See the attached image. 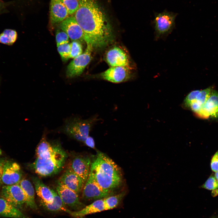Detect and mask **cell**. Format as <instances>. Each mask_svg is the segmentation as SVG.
I'll list each match as a JSON object with an SVG mask.
<instances>
[{
	"mask_svg": "<svg viewBox=\"0 0 218 218\" xmlns=\"http://www.w3.org/2000/svg\"><path fill=\"white\" fill-rule=\"evenodd\" d=\"M67 9L69 15H74L78 9V0H60Z\"/></svg>",
	"mask_w": 218,
	"mask_h": 218,
	"instance_id": "4316f807",
	"label": "cell"
},
{
	"mask_svg": "<svg viewBox=\"0 0 218 218\" xmlns=\"http://www.w3.org/2000/svg\"><path fill=\"white\" fill-rule=\"evenodd\" d=\"M104 199L96 200L78 211H72L68 209L66 213L75 218H82L86 215L105 210Z\"/></svg>",
	"mask_w": 218,
	"mask_h": 218,
	"instance_id": "ac0fdd59",
	"label": "cell"
},
{
	"mask_svg": "<svg viewBox=\"0 0 218 218\" xmlns=\"http://www.w3.org/2000/svg\"><path fill=\"white\" fill-rule=\"evenodd\" d=\"M202 187L208 190H214L218 188V183L215 177L210 176Z\"/></svg>",
	"mask_w": 218,
	"mask_h": 218,
	"instance_id": "f546056e",
	"label": "cell"
},
{
	"mask_svg": "<svg viewBox=\"0 0 218 218\" xmlns=\"http://www.w3.org/2000/svg\"><path fill=\"white\" fill-rule=\"evenodd\" d=\"M213 90V88L210 87L201 90H197L195 97L190 102L184 104L185 106L191 109L195 114L205 104Z\"/></svg>",
	"mask_w": 218,
	"mask_h": 218,
	"instance_id": "d6986e66",
	"label": "cell"
},
{
	"mask_svg": "<svg viewBox=\"0 0 218 218\" xmlns=\"http://www.w3.org/2000/svg\"><path fill=\"white\" fill-rule=\"evenodd\" d=\"M85 144L91 148H95V143L93 138L90 137L88 136L84 142Z\"/></svg>",
	"mask_w": 218,
	"mask_h": 218,
	"instance_id": "1f68e13d",
	"label": "cell"
},
{
	"mask_svg": "<svg viewBox=\"0 0 218 218\" xmlns=\"http://www.w3.org/2000/svg\"><path fill=\"white\" fill-rule=\"evenodd\" d=\"M196 115L203 119L218 117V92L213 90L205 104Z\"/></svg>",
	"mask_w": 218,
	"mask_h": 218,
	"instance_id": "5bb4252c",
	"label": "cell"
},
{
	"mask_svg": "<svg viewBox=\"0 0 218 218\" xmlns=\"http://www.w3.org/2000/svg\"><path fill=\"white\" fill-rule=\"evenodd\" d=\"M48 150L36 156L34 162L30 165L38 175L43 177L56 174L62 169L67 154L58 142L52 143Z\"/></svg>",
	"mask_w": 218,
	"mask_h": 218,
	"instance_id": "3957f363",
	"label": "cell"
},
{
	"mask_svg": "<svg viewBox=\"0 0 218 218\" xmlns=\"http://www.w3.org/2000/svg\"><path fill=\"white\" fill-rule=\"evenodd\" d=\"M93 48L90 45H87L85 52L74 58L68 65L66 71L67 78H73L80 76L90 62Z\"/></svg>",
	"mask_w": 218,
	"mask_h": 218,
	"instance_id": "5b68a950",
	"label": "cell"
},
{
	"mask_svg": "<svg viewBox=\"0 0 218 218\" xmlns=\"http://www.w3.org/2000/svg\"><path fill=\"white\" fill-rule=\"evenodd\" d=\"M41 205L46 210L51 211H62L66 212L68 209L62 202L57 192L54 191L53 201L51 203H48L40 200Z\"/></svg>",
	"mask_w": 218,
	"mask_h": 218,
	"instance_id": "603a6c76",
	"label": "cell"
},
{
	"mask_svg": "<svg viewBox=\"0 0 218 218\" xmlns=\"http://www.w3.org/2000/svg\"><path fill=\"white\" fill-rule=\"evenodd\" d=\"M215 178L218 183V171L216 172L215 173Z\"/></svg>",
	"mask_w": 218,
	"mask_h": 218,
	"instance_id": "e575fe53",
	"label": "cell"
},
{
	"mask_svg": "<svg viewBox=\"0 0 218 218\" xmlns=\"http://www.w3.org/2000/svg\"><path fill=\"white\" fill-rule=\"evenodd\" d=\"M1 195V197L19 210L21 209L24 204H26L24 193L18 184L3 186Z\"/></svg>",
	"mask_w": 218,
	"mask_h": 218,
	"instance_id": "8992f818",
	"label": "cell"
},
{
	"mask_svg": "<svg viewBox=\"0 0 218 218\" xmlns=\"http://www.w3.org/2000/svg\"><path fill=\"white\" fill-rule=\"evenodd\" d=\"M69 38L68 35L65 31L61 29L58 30L56 34L57 47L62 45L69 43Z\"/></svg>",
	"mask_w": 218,
	"mask_h": 218,
	"instance_id": "f1b7e54d",
	"label": "cell"
},
{
	"mask_svg": "<svg viewBox=\"0 0 218 218\" xmlns=\"http://www.w3.org/2000/svg\"><path fill=\"white\" fill-rule=\"evenodd\" d=\"M129 69L124 67H112L100 74L104 80L115 83L124 82L131 78Z\"/></svg>",
	"mask_w": 218,
	"mask_h": 218,
	"instance_id": "4fadbf2b",
	"label": "cell"
},
{
	"mask_svg": "<svg viewBox=\"0 0 218 218\" xmlns=\"http://www.w3.org/2000/svg\"><path fill=\"white\" fill-rule=\"evenodd\" d=\"M125 194V192L123 191L104 198L105 210L112 209L116 207L120 203Z\"/></svg>",
	"mask_w": 218,
	"mask_h": 218,
	"instance_id": "cb8c5ba5",
	"label": "cell"
},
{
	"mask_svg": "<svg viewBox=\"0 0 218 218\" xmlns=\"http://www.w3.org/2000/svg\"><path fill=\"white\" fill-rule=\"evenodd\" d=\"M211 166L213 171L215 172L218 171V157L216 153L212 159Z\"/></svg>",
	"mask_w": 218,
	"mask_h": 218,
	"instance_id": "4dcf8cb0",
	"label": "cell"
},
{
	"mask_svg": "<svg viewBox=\"0 0 218 218\" xmlns=\"http://www.w3.org/2000/svg\"><path fill=\"white\" fill-rule=\"evenodd\" d=\"M97 120L96 116L87 119L77 117H70L65 120L59 130L78 141L84 142Z\"/></svg>",
	"mask_w": 218,
	"mask_h": 218,
	"instance_id": "277c9868",
	"label": "cell"
},
{
	"mask_svg": "<svg viewBox=\"0 0 218 218\" xmlns=\"http://www.w3.org/2000/svg\"><path fill=\"white\" fill-rule=\"evenodd\" d=\"M71 45V49L70 58H74L82 54V46L80 42L72 41Z\"/></svg>",
	"mask_w": 218,
	"mask_h": 218,
	"instance_id": "83f0119b",
	"label": "cell"
},
{
	"mask_svg": "<svg viewBox=\"0 0 218 218\" xmlns=\"http://www.w3.org/2000/svg\"><path fill=\"white\" fill-rule=\"evenodd\" d=\"M18 184L24 193L26 205L33 210H37L38 207L35 201L34 189L31 182L28 180L24 179H21Z\"/></svg>",
	"mask_w": 218,
	"mask_h": 218,
	"instance_id": "7402d4cb",
	"label": "cell"
},
{
	"mask_svg": "<svg viewBox=\"0 0 218 218\" xmlns=\"http://www.w3.org/2000/svg\"><path fill=\"white\" fill-rule=\"evenodd\" d=\"M1 154H2V151L1 150V149H0V155H1Z\"/></svg>",
	"mask_w": 218,
	"mask_h": 218,
	"instance_id": "d590c367",
	"label": "cell"
},
{
	"mask_svg": "<svg viewBox=\"0 0 218 218\" xmlns=\"http://www.w3.org/2000/svg\"><path fill=\"white\" fill-rule=\"evenodd\" d=\"M57 192L65 206L79 210L85 206L81 202L78 194L58 182Z\"/></svg>",
	"mask_w": 218,
	"mask_h": 218,
	"instance_id": "9c48e42d",
	"label": "cell"
},
{
	"mask_svg": "<svg viewBox=\"0 0 218 218\" xmlns=\"http://www.w3.org/2000/svg\"><path fill=\"white\" fill-rule=\"evenodd\" d=\"M91 163L88 156L78 155L71 160L68 168L80 177L85 183L90 173Z\"/></svg>",
	"mask_w": 218,
	"mask_h": 218,
	"instance_id": "7c38bea8",
	"label": "cell"
},
{
	"mask_svg": "<svg viewBox=\"0 0 218 218\" xmlns=\"http://www.w3.org/2000/svg\"><path fill=\"white\" fill-rule=\"evenodd\" d=\"M175 19L174 15L167 12L159 14L155 20V39L164 38L172 31Z\"/></svg>",
	"mask_w": 218,
	"mask_h": 218,
	"instance_id": "52a82bcc",
	"label": "cell"
},
{
	"mask_svg": "<svg viewBox=\"0 0 218 218\" xmlns=\"http://www.w3.org/2000/svg\"><path fill=\"white\" fill-rule=\"evenodd\" d=\"M78 9L74 15L82 28L84 40L93 48L106 45L111 37L110 27L96 0H78Z\"/></svg>",
	"mask_w": 218,
	"mask_h": 218,
	"instance_id": "6da1fadb",
	"label": "cell"
},
{
	"mask_svg": "<svg viewBox=\"0 0 218 218\" xmlns=\"http://www.w3.org/2000/svg\"><path fill=\"white\" fill-rule=\"evenodd\" d=\"M69 15L67 9L60 0H51L50 21L51 25H59Z\"/></svg>",
	"mask_w": 218,
	"mask_h": 218,
	"instance_id": "e0dca14e",
	"label": "cell"
},
{
	"mask_svg": "<svg viewBox=\"0 0 218 218\" xmlns=\"http://www.w3.org/2000/svg\"><path fill=\"white\" fill-rule=\"evenodd\" d=\"M57 49L63 61H66L70 58L71 43H69L59 45L57 47Z\"/></svg>",
	"mask_w": 218,
	"mask_h": 218,
	"instance_id": "484cf974",
	"label": "cell"
},
{
	"mask_svg": "<svg viewBox=\"0 0 218 218\" xmlns=\"http://www.w3.org/2000/svg\"><path fill=\"white\" fill-rule=\"evenodd\" d=\"M58 25L59 28L65 31L72 41H84L83 31L74 15L69 16Z\"/></svg>",
	"mask_w": 218,
	"mask_h": 218,
	"instance_id": "30bf717a",
	"label": "cell"
},
{
	"mask_svg": "<svg viewBox=\"0 0 218 218\" xmlns=\"http://www.w3.org/2000/svg\"><path fill=\"white\" fill-rule=\"evenodd\" d=\"M37 195L41 200L47 203H53L54 197V190L44 184L38 177H33L32 178Z\"/></svg>",
	"mask_w": 218,
	"mask_h": 218,
	"instance_id": "ffe728a7",
	"label": "cell"
},
{
	"mask_svg": "<svg viewBox=\"0 0 218 218\" xmlns=\"http://www.w3.org/2000/svg\"><path fill=\"white\" fill-rule=\"evenodd\" d=\"M0 217L11 218H27L19 210L1 197H0Z\"/></svg>",
	"mask_w": 218,
	"mask_h": 218,
	"instance_id": "44dd1931",
	"label": "cell"
},
{
	"mask_svg": "<svg viewBox=\"0 0 218 218\" xmlns=\"http://www.w3.org/2000/svg\"><path fill=\"white\" fill-rule=\"evenodd\" d=\"M17 37L16 31L12 29H6L0 34V43L11 45L15 41Z\"/></svg>",
	"mask_w": 218,
	"mask_h": 218,
	"instance_id": "d4e9b609",
	"label": "cell"
},
{
	"mask_svg": "<svg viewBox=\"0 0 218 218\" xmlns=\"http://www.w3.org/2000/svg\"><path fill=\"white\" fill-rule=\"evenodd\" d=\"M83 197L88 200H96L104 199L111 194L101 187L89 174L83 188Z\"/></svg>",
	"mask_w": 218,
	"mask_h": 218,
	"instance_id": "ba28073f",
	"label": "cell"
},
{
	"mask_svg": "<svg viewBox=\"0 0 218 218\" xmlns=\"http://www.w3.org/2000/svg\"><path fill=\"white\" fill-rule=\"evenodd\" d=\"M11 2H4L0 0V13L6 8Z\"/></svg>",
	"mask_w": 218,
	"mask_h": 218,
	"instance_id": "836d02e7",
	"label": "cell"
},
{
	"mask_svg": "<svg viewBox=\"0 0 218 218\" xmlns=\"http://www.w3.org/2000/svg\"><path fill=\"white\" fill-rule=\"evenodd\" d=\"M22 173L19 165L15 162L5 161L2 182L6 185L18 184L22 179Z\"/></svg>",
	"mask_w": 218,
	"mask_h": 218,
	"instance_id": "8fae6325",
	"label": "cell"
},
{
	"mask_svg": "<svg viewBox=\"0 0 218 218\" xmlns=\"http://www.w3.org/2000/svg\"><path fill=\"white\" fill-rule=\"evenodd\" d=\"M5 162V160L0 158V183L2 182V178Z\"/></svg>",
	"mask_w": 218,
	"mask_h": 218,
	"instance_id": "d6a6232c",
	"label": "cell"
},
{
	"mask_svg": "<svg viewBox=\"0 0 218 218\" xmlns=\"http://www.w3.org/2000/svg\"><path fill=\"white\" fill-rule=\"evenodd\" d=\"M89 174L101 187L110 192L118 187L122 181L119 167L111 158L100 152L97 153L91 163Z\"/></svg>",
	"mask_w": 218,
	"mask_h": 218,
	"instance_id": "7a4b0ae2",
	"label": "cell"
},
{
	"mask_svg": "<svg viewBox=\"0 0 218 218\" xmlns=\"http://www.w3.org/2000/svg\"><path fill=\"white\" fill-rule=\"evenodd\" d=\"M58 182L78 194L85 184L81 178L69 168L61 177Z\"/></svg>",
	"mask_w": 218,
	"mask_h": 218,
	"instance_id": "2e32d148",
	"label": "cell"
},
{
	"mask_svg": "<svg viewBox=\"0 0 218 218\" xmlns=\"http://www.w3.org/2000/svg\"><path fill=\"white\" fill-rule=\"evenodd\" d=\"M216 154H217V156H218V151L216 153Z\"/></svg>",
	"mask_w": 218,
	"mask_h": 218,
	"instance_id": "8d00e7d4",
	"label": "cell"
},
{
	"mask_svg": "<svg viewBox=\"0 0 218 218\" xmlns=\"http://www.w3.org/2000/svg\"><path fill=\"white\" fill-rule=\"evenodd\" d=\"M106 58L107 62L111 67L122 66L131 69L126 53L119 47H114L108 51Z\"/></svg>",
	"mask_w": 218,
	"mask_h": 218,
	"instance_id": "9a60e30c",
	"label": "cell"
}]
</instances>
